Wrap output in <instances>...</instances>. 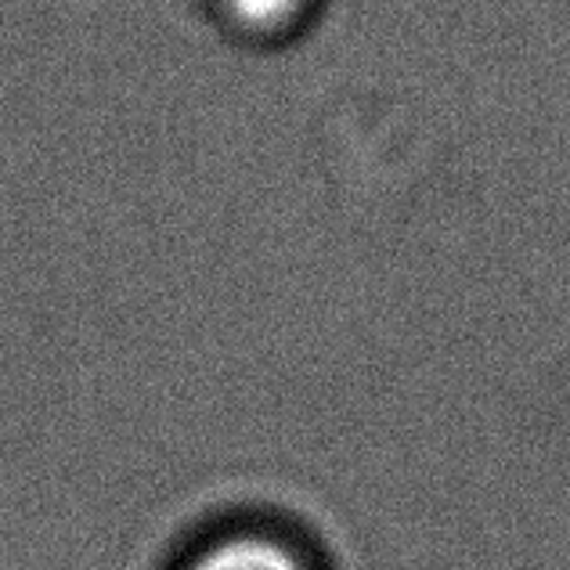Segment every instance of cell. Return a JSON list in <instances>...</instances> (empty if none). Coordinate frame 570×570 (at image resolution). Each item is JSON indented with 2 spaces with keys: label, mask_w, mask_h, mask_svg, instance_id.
Instances as JSON below:
<instances>
[{
  "label": "cell",
  "mask_w": 570,
  "mask_h": 570,
  "mask_svg": "<svg viewBox=\"0 0 570 570\" xmlns=\"http://www.w3.org/2000/svg\"><path fill=\"white\" fill-rule=\"evenodd\" d=\"M181 570H311L278 534L264 531H232L206 542L199 552H191Z\"/></svg>",
  "instance_id": "cell-1"
},
{
  "label": "cell",
  "mask_w": 570,
  "mask_h": 570,
  "mask_svg": "<svg viewBox=\"0 0 570 570\" xmlns=\"http://www.w3.org/2000/svg\"><path fill=\"white\" fill-rule=\"evenodd\" d=\"M224 4H228V11L238 22L257 26V29H272V26L289 22L293 14H299L304 0H224Z\"/></svg>",
  "instance_id": "cell-2"
}]
</instances>
